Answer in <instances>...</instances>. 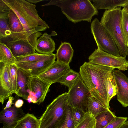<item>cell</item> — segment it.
I'll return each mask as SVG.
<instances>
[{"mask_svg":"<svg viewBox=\"0 0 128 128\" xmlns=\"http://www.w3.org/2000/svg\"><path fill=\"white\" fill-rule=\"evenodd\" d=\"M114 68L85 62L80 68V77L91 95L104 106L110 108L108 81Z\"/></svg>","mask_w":128,"mask_h":128,"instance_id":"6da1fadb","label":"cell"},{"mask_svg":"<svg viewBox=\"0 0 128 128\" xmlns=\"http://www.w3.org/2000/svg\"><path fill=\"white\" fill-rule=\"evenodd\" d=\"M16 14L22 25L24 32L35 46L38 38L50 27L38 14L36 5L25 0H2Z\"/></svg>","mask_w":128,"mask_h":128,"instance_id":"7a4b0ae2","label":"cell"},{"mask_svg":"<svg viewBox=\"0 0 128 128\" xmlns=\"http://www.w3.org/2000/svg\"><path fill=\"white\" fill-rule=\"evenodd\" d=\"M54 5L61 9L68 19L74 23L81 21L91 22L98 10L89 0H52L42 6Z\"/></svg>","mask_w":128,"mask_h":128,"instance_id":"3957f363","label":"cell"},{"mask_svg":"<svg viewBox=\"0 0 128 128\" xmlns=\"http://www.w3.org/2000/svg\"><path fill=\"white\" fill-rule=\"evenodd\" d=\"M69 104L67 92L59 95L46 107L39 119V128H57L64 122Z\"/></svg>","mask_w":128,"mask_h":128,"instance_id":"277c9868","label":"cell"},{"mask_svg":"<svg viewBox=\"0 0 128 128\" xmlns=\"http://www.w3.org/2000/svg\"><path fill=\"white\" fill-rule=\"evenodd\" d=\"M122 14L121 7L106 10L100 22L114 39L120 56L126 57L128 55V48L121 29Z\"/></svg>","mask_w":128,"mask_h":128,"instance_id":"5b68a950","label":"cell"},{"mask_svg":"<svg viewBox=\"0 0 128 128\" xmlns=\"http://www.w3.org/2000/svg\"><path fill=\"white\" fill-rule=\"evenodd\" d=\"M90 28L98 48L110 54L121 56L114 39L98 18L92 22Z\"/></svg>","mask_w":128,"mask_h":128,"instance_id":"8992f818","label":"cell"},{"mask_svg":"<svg viewBox=\"0 0 128 128\" xmlns=\"http://www.w3.org/2000/svg\"><path fill=\"white\" fill-rule=\"evenodd\" d=\"M68 93V103L71 108H79L85 113L88 112V98L91 95L80 76Z\"/></svg>","mask_w":128,"mask_h":128,"instance_id":"52a82bcc","label":"cell"},{"mask_svg":"<svg viewBox=\"0 0 128 128\" xmlns=\"http://www.w3.org/2000/svg\"><path fill=\"white\" fill-rule=\"evenodd\" d=\"M88 59L89 62L93 64L117 68L120 71L128 69V62L126 57L116 56L98 48L95 49Z\"/></svg>","mask_w":128,"mask_h":128,"instance_id":"ba28073f","label":"cell"},{"mask_svg":"<svg viewBox=\"0 0 128 128\" xmlns=\"http://www.w3.org/2000/svg\"><path fill=\"white\" fill-rule=\"evenodd\" d=\"M52 84L38 76H30L29 95L32 98V103L40 105L43 102L47 93L50 91L49 88Z\"/></svg>","mask_w":128,"mask_h":128,"instance_id":"9c48e42d","label":"cell"},{"mask_svg":"<svg viewBox=\"0 0 128 128\" xmlns=\"http://www.w3.org/2000/svg\"><path fill=\"white\" fill-rule=\"evenodd\" d=\"M56 54H52L49 58L33 62H16L18 68L31 76H38L46 70L55 61Z\"/></svg>","mask_w":128,"mask_h":128,"instance_id":"30bf717a","label":"cell"},{"mask_svg":"<svg viewBox=\"0 0 128 128\" xmlns=\"http://www.w3.org/2000/svg\"><path fill=\"white\" fill-rule=\"evenodd\" d=\"M8 24L11 32V36L8 39L0 42H3L7 41L28 40L35 48V45L24 32V27L18 17L14 11L10 8Z\"/></svg>","mask_w":128,"mask_h":128,"instance_id":"8fae6325","label":"cell"},{"mask_svg":"<svg viewBox=\"0 0 128 128\" xmlns=\"http://www.w3.org/2000/svg\"><path fill=\"white\" fill-rule=\"evenodd\" d=\"M70 69L69 64L56 61L44 72L38 76L52 84L58 82L61 78Z\"/></svg>","mask_w":128,"mask_h":128,"instance_id":"7c38bea8","label":"cell"},{"mask_svg":"<svg viewBox=\"0 0 128 128\" xmlns=\"http://www.w3.org/2000/svg\"><path fill=\"white\" fill-rule=\"evenodd\" d=\"M26 114L21 108H16L14 104L6 109L3 108L0 113V123L3 124L2 128H14Z\"/></svg>","mask_w":128,"mask_h":128,"instance_id":"4fadbf2b","label":"cell"},{"mask_svg":"<svg viewBox=\"0 0 128 128\" xmlns=\"http://www.w3.org/2000/svg\"><path fill=\"white\" fill-rule=\"evenodd\" d=\"M112 73L118 88L117 100L125 108L128 106V77L120 70L114 69Z\"/></svg>","mask_w":128,"mask_h":128,"instance_id":"5bb4252c","label":"cell"},{"mask_svg":"<svg viewBox=\"0 0 128 128\" xmlns=\"http://www.w3.org/2000/svg\"><path fill=\"white\" fill-rule=\"evenodd\" d=\"M2 43L10 48L16 58L36 53L34 47L28 40L7 41Z\"/></svg>","mask_w":128,"mask_h":128,"instance_id":"9a60e30c","label":"cell"},{"mask_svg":"<svg viewBox=\"0 0 128 128\" xmlns=\"http://www.w3.org/2000/svg\"><path fill=\"white\" fill-rule=\"evenodd\" d=\"M57 33L52 31L50 34L44 33L36 41L35 49L38 53L49 55L52 54L54 51L55 44L51 36L57 35Z\"/></svg>","mask_w":128,"mask_h":128,"instance_id":"2e32d148","label":"cell"},{"mask_svg":"<svg viewBox=\"0 0 128 128\" xmlns=\"http://www.w3.org/2000/svg\"><path fill=\"white\" fill-rule=\"evenodd\" d=\"M10 65L0 62V102L4 101L11 96L10 89Z\"/></svg>","mask_w":128,"mask_h":128,"instance_id":"e0dca14e","label":"cell"},{"mask_svg":"<svg viewBox=\"0 0 128 128\" xmlns=\"http://www.w3.org/2000/svg\"><path fill=\"white\" fill-rule=\"evenodd\" d=\"M9 8L3 1H0V41L9 38L11 32L8 26Z\"/></svg>","mask_w":128,"mask_h":128,"instance_id":"ac0fdd59","label":"cell"},{"mask_svg":"<svg viewBox=\"0 0 128 128\" xmlns=\"http://www.w3.org/2000/svg\"><path fill=\"white\" fill-rule=\"evenodd\" d=\"M29 74L18 68L17 71L16 88L15 93L19 96L27 100L29 95L28 83Z\"/></svg>","mask_w":128,"mask_h":128,"instance_id":"d6986e66","label":"cell"},{"mask_svg":"<svg viewBox=\"0 0 128 128\" xmlns=\"http://www.w3.org/2000/svg\"><path fill=\"white\" fill-rule=\"evenodd\" d=\"M74 50L70 44L66 42H62L56 50V61L69 64L73 56Z\"/></svg>","mask_w":128,"mask_h":128,"instance_id":"ffe728a7","label":"cell"},{"mask_svg":"<svg viewBox=\"0 0 128 128\" xmlns=\"http://www.w3.org/2000/svg\"><path fill=\"white\" fill-rule=\"evenodd\" d=\"M93 4L98 10H110L117 7H124L128 0H92Z\"/></svg>","mask_w":128,"mask_h":128,"instance_id":"44dd1931","label":"cell"},{"mask_svg":"<svg viewBox=\"0 0 128 128\" xmlns=\"http://www.w3.org/2000/svg\"><path fill=\"white\" fill-rule=\"evenodd\" d=\"M116 117L110 110L100 114L95 117V128H104L114 120Z\"/></svg>","mask_w":128,"mask_h":128,"instance_id":"7402d4cb","label":"cell"},{"mask_svg":"<svg viewBox=\"0 0 128 128\" xmlns=\"http://www.w3.org/2000/svg\"><path fill=\"white\" fill-rule=\"evenodd\" d=\"M39 119L28 113L20 120L14 128H39Z\"/></svg>","mask_w":128,"mask_h":128,"instance_id":"603a6c76","label":"cell"},{"mask_svg":"<svg viewBox=\"0 0 128 128\" xmlns=\"http://www.w3.org/2000/svg\"><path fill=\"white\" fill-rule=\"evenodd\" d=\"M16 58L6 45L0 42V62L7 65L15 64Z\"/></svg>","mask_w":128,"mask_h":128,"instance_id":"cb8c5ba5","label":"cell"},{"mask_svg":"<svg viewBox=\"0 0 128 128\" xmlns=\"http://www.w3.org/2000/svg\"><path fill=\"white\" fill-rule=\"evenodd\" d=\"M88 112L95 117L100 114L110 109L98 102L90 95L88 98Z\"/></svg>","mask_w":128,"mask_h":128,"instance_id":"d4e9b609","label":"cell"},{"mask_svg":"<svg viewBox=\"0 0 128 128\" xmlns=\"http://www.w3.org/2000/svg\"><path fill=\"white\" fill-rule=\"evenodd\" d=\"M80 76V73L70 69V70L63 76L58 82L61 85L67 86L70 90L76 83Z\"/></svg>","mask_w":128,"mask_h":128,"instance_id":"484cf974","label":"cell"},{"mask_svg":"<svg viewBox=\"0 0 128 128\" xmlns=\"http://www.w3.org/2000/svg\"><path fill=\"white\" fill-rule=\"evenodd\" d=\"M52 54H44L35 53L27 55L17 57H16V60L15 63L39 61L49 58Z\"/></svg>","mask_w":128,"mask_h":128,"instance_id":"4316f807","label":"cell"},{"mask_svg":"<svg viewBox=\"0 0 128 128\" xmlns=\"http://www.w3.org/2000/svg\"><path fill=\"white\" fill-rule=\"evenodd\" d=\"M18 67L15 64L10 65V89L11 93H15L16 88Z\"/></svg>","mask_w":128,"mask_h":128,"instance_id":"83f0119b","label":"cell"},{"mask_svg":"<svg viewBox=\"0 0 128 128\" xmlns=\"http://www.w3.org/2000/svg\"><path fill=\"white\" fill-rule=\"evenodd\" d=\"M74 128H95L94 117L88 112L85 114L83 119Z\"/></svg>","mask_w":128,"mask_h":128,"instance_id":"f1b7e54d","label":"cell"},{"mask_svg":"<svg viewBox=\"0 0 128 128\" xmlns=\"http://www.w3.org/2000/svg\"><path fill=\"white\" fill-rule=\"evenodd\" d=\"M121 28L126 44L128 45V15L125 8L122 10Z\"/></svg>","mask_w":128,"mask_h":128,"instance_id":"f546056e","label":"cell"},{"mask_svg":"<svg viewBox=\"0 0 128 128\" xmlns=\"http://www.w3.org/2000/svg\"><path fill=\"white\" fill-rule=\"evenodd\" d=\"M107 92L110 102L112 98L116 95L118 92L116 84L112 72L110 74L108 79Z\"/></svg>","mask_w":128,"mask_h":128,"instance_id":"4dcf8cb0","label":"cell"},{"mask_svg":"<svg viewBox=\"0 0 128 128\" xmlns=\"http://www.w3.org/2000/svg\"><path fill=\"white\" fill-rule=\"evenodd\" d=\"M71 108L72 116L75 128L83 119L86 113L79 108Z\"/></svg>","mask_w":128,"mask_h":128,"instance_id":"1f68e13d","label":"cell"},{"mask_svg":"<svg viewBox=\"0 0 128 128\" xmlns=\"http://www.w3.org/2000/svg\"><path fill=\"white\" fill-rule=\"evenodd\" d=\"M57 128H74L72 114V108H68L66 118L63 123Z\"/></svg>","mask_w":128,"mask_h":128,"instance_id":"d6a6232c","label":"cell"},{"mask_svg":"<svg viewBox=\"0 0 128 128\" xmlns=\"http://www.w3.org/2000/svg\"><path fill=\"white\" fill-rule=\"evenodd\" d=\"M128 119L127 117H116L115 120L104 128H118Z\"/></svg>","mask_w":128,"mask_h":128,"instance_id":"836d02e7","label":"cell"},{"mask_svg":"<svg viewBox=\"0 0 128 128\" xmlns=\"http://www.w3.org/2000/svg\"><path fill=\"white\" fill-rule=\"evenodd\" d=\"M14 100V98L12 96H10L8 98V100L6 106L3 108L4 109H6L7 108L11 107L13 104V101Z\"/></svg>","mask_w":128,"mask_h":128,"instance_id":"e575fe53","label":"cell"},{"mask_svg":"<svg viewBox=\"0 0 128 128\" xmlns=\"http://www.w3.org/2000/svg\"><path fill=\"white\" fill-rule=\"evenodd\" d=\"M24 103V102L23 100L21 99H18L15 102L14 105L16 108H20L22 106Z\"/></svg>","mask_w":128,"mask_h":128,"instance_id":"d590c367","label":"cell"},{"mask_svg":"<svg viewBox=\"0 0 128 128\" xmlns=\"http://www.w3.org/2000/svg\"><path fill=\"white\" fill-rule=\"evenodd\" d=\"M118 128H128V121H126Z\"/></svg>","mask_w":128,"mask_h":128,"instance_id":"8d00e7d4","label":"cell"},{"mask_svg":"<svg viewBox=\"0 0 128 128\" xmlns=\"http://www.w3.org/2000/svg\"><path fill=\"white\" fill-rule=\"evenodd\" d=\"M26 1L31 4H36L44 0H26Z\"/></svg>","mask_w":128,"mask_h":128,"instance_id":"74e56055","label":"cell"},{"mask_svg":"<svg viewBox=\"0 0 128 128\" xmlns=\"http://www.w3.org/2000/svg\"><path fill=\"white\" fill-rule=\"evenodd\" d=\"M27 100L28 102L29 103L32 102V98L29 95L28 96L27 99L26 100Z\"/></svg>","mask_w":128,"mask_h":128,"instance_id":"f35d334b","label":"cell"},{"mask_svg":"<svg viewBox=\"0 0 128 128\" xmlns=\"http://www.w3.org/2000/svg\"><path fill=\"white\" fill-rule=\"evenodd\" d=\"M126 9L128 15V2L124 7Z\"/></svg>","mask_w":128,"mask_h":128,"instance_id":"ab89813d","label":"cell"},{"mask_svg":"<svg viewBox=\"0 0 128 128\" xmlns=\"http://www.w3.org/2000/svg\"></svg>","mask_w":128,"mask_h":128,"instance_id":"60d3db41","label":"cell"}]
</instances>
